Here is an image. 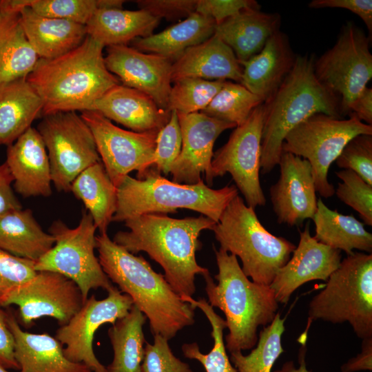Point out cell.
Returning <instances> with one entry per match:
<instances>
[{"instance_id": "cell-46", "label": "cell", "mask_w": 372, "mask_h": 372, "mask_svg": "<svg viewBox=\"0 0 372 372\" xmlns=\"http://www.w3.org/2000/svg\"><path fill=\"white\" fill-rule=\"evenodd\" d=\"M260 10L254 0H197L196 12L213 19L216 25L245 10Z\"/></svg>"}, {"instance_id": "cell-37", "label": "cell", "mask_w": 372, "mask_h": 372, "mask_svg": "<svg viewBox=\"0 0 372 372\" xmlns=\"http://www.w3.org/2000/svg\"><path fill=\"white\" fill-rule=\"evenodd\" d=\"M285 318L277 313L273 320L260 331L256 347L247 355L241 351L230 353V361L238 372H271L284 353L282 335L285 330Z\"/></svg>"}, {"instance_id": "cell-23", "label": "cell", "mask_w": 372, "mask_h": 372, "mask_svg": "<svg viewBox=\"0 0 372 372\" xmlns=\"http://www.w3.org/2000/svg\"><path fill=\"white\" fill-rule=\"evenodd\" d=\"M296 59L287 36L279 30L259 53L241 64L240 84L265 103L289 74Z\"/></svg>"}, {"instance_id": "cell-44", "label": "cell", "mask_w": 372, "mask_h": 372, "mask_svg": "<svg viewBox=\"0 0 372 372\" xmlns=\"http://www.w3.org/2000/svg\"><path fill=\"white\" fill-rule=\"evenodd\" d=\"M141 371L193 372L187 363L174 355L168 340L158 334L154 335V344L145 343Z\"/></svg>"}, {"instance_id": "cell-45", "label": "cell", "mask_w": 372, "mask_h": 372, "mask_svg": "<svg viewBox=\"0 0 372 372\" xmlns=\"http://www.w3.org/2000/svg\"><path fill=\"white\" fill-rule=\"evenodd\" d=\"M35 262L0 250V298L11 287L31 278Z\"/></svg>"}, {"instance_id": "cell-48", "label": "cell", "mask_w": 372, "mask_h": 372, "mask_svg": "<svg viewBox=\"0 0 372 372\" xmlns=\"http://www.w3.org/2000/svg\"><path fill=\"white\" fill-rule=\"evenodd\" d=\"M310 8H343L358 15L365 23L371 39L372 34L371 0H313L308 4Z\"/></svg>"}, {"instance_id": "cell-10", "label": "cell", "mask_w": 372, "mask_h": 372, "mask_svg": "<svg viewBox=\"0 0 372 372\" xmlns=\"http://www.w3.org/2000/svg\"><path fill=\"white\" fill-rule=\"evenodd\" d=\"M96 229L87 210L83 211L74 228L61 220L54 221L48 233L54 237V245L35 262L36 271H53L72 280L80 288L85 302L91 289L107 291L112 284L94 254Z\"/></svg>"}, {"instance_id": "cell-21", "label": "cell", "mask_w": 372, "mask_h": 372, "mask_svg": "<svg viewBox=\"0 0 372 372\" xmlns=\"http://www.w3.org/2000/svg\"><path fill=\"white\" fill-rule=\"evenodd\" d=\"M6 163L14 178V190L23 198L52 194L50 161L37 129L30 127L7 147Z\"/></svg>"}, {"instance_id": "cell-16", "label": "cell", "mask_w": 372, "mask_h": 372, "mask_svg": "<svg viewBox=\"0 0 372 372\" xmlns=\"http://www.w3.org/2000/svg\"><path fill=\"white\" fill-rule=\"evenodd\" d=\"M103 300L92 295L81 309L65 325L60 326L55 338L61 343L70 360L85 364L92 372H107L94 354V336L98 329L107 323L114 324L125 316L133 307L132 299L112 286Z\"/></svg>"}, {"instance_id": "cell-33", "label": "cell", "mask_w": 372, "mask_h": 372, "mask_svg": "<svg viewBox=\"0 0 372 372\" xmlns=\"http://www.w3.org/2000/svg\"><path fill=\"white\" fill-rule=\"evenodd\" d=\"M312 220L315 225L313 237L318 242L343 251L347 255L353 254L355 249L372 253V234L353 216L332 210L319 198Z\"/></svg>"}, {"instance_id": "cell-6", "label": "cell", "mask_w": 372, "mask_h": 372, "mask_svg": "<svg viewBox=\"0 0 372 372\" xmlns=\"http://www.w3.org/2000/svg\"><path fill=\"white\" fill-rule=\"evenodd\" d=\"M238 195L235 185L214 189L203 180L194 185L169 180L148 170L142 179L126 176L116 187V209L112 221L147 214L176 213L178 209L197 211L216 223L228 204Z\"/></svg>"}, {"instance_id": "cell-39", "label": "cell", "mask_w": 372, "mask_h": 372, "mask_svg": "<svg viewBox=\"0 0 372 372\" xmlns=\"http://www.w3.org/2000/svg\"><path fill=\"white\" fill-rule=\"evenodd\" d=\"M225 81L185 77L174 81L168 97L167 110L188 114L203 110Z\"/></svg>"}, {"instance_id": "cell-30", "label": "cell", "mask_w": 372, "mask_h": 372, "mask_svg": "<svg viewBox=\"0 0 372 372\" xmlns=\"http://www.w3.org/2000/svg\"><path fill=\"white\" fill-rule=\"evenodd\" d=\"M160 19L139 9L99 8L85 25L87 35L103 45H126L152 34Z\"/></svg>"}, {"instance_id": "cell-36", "label": "cell", "mask_w": 372, "mask_h": 372, "mask_svg": "<svg viewBox=\"0 0 372 372\" xmlns=\"http://www.w3.org/2000/svg\"><path fill=\"white\" fill-rule=\"evenodd\" d=\"M181 298L194 309L198 308L204 313L211 326V335L214 340L213 347L207 354L200 352L196 342L183 344L181 349L184 355L187 358L198 360L206 372H238L226 352L223 338V331L227 328L225 320L218 315L214 307L204 298L198 300L192 297Z\"/></svg>"}, {"instance_id": "cell-43", "label": "cell", "mask_w": 372, "mask_h": 372, "mask_svg": "<svg viewBox=\"0 0 372 372\" xmlns=\"http://www.w3.org/2000/svg\"><path fill=\"white\" fill-rule=\"evenodd\" d=\"M342 169H350L372 185V135L359 134L351 139L335 161Z\"/></svg>"}, {"instance_id": "cell-2", "label": "cell", "mask_w": 372, "mask_h": 372, "mask_svg": "<svg viewBox=\"0 0 372 372\" xmlns=\"http://www.w3.org/2000/svg\"><path fill=\"white\" fill-rule=\"evenodd\" d=\"M96 241L103 271L149 320L153 335H161L169 340L194 323V308L142 256L129 252L107 233L96 236Z\"/></svg>"}, {"instance_id": "cell-13", "label": "cell", "mask_w": 372, "mask_h": 372, "mask_svg": "<svg viewBox=\"0 0 372 372\" xmlns=\"http://www.w3.org/2000/svg\"><path fill=\"white\" fill-rule=\"evenodd\" d=\"M265 114L263 103L243 124L236 127L227 142L214 153L206 178L208 185H211L214 178L229 173L245 203L254 209L264 206L267 201L259 176Z\"/></svg>"}, {"instance_id": "cell-27", "label": "cell", "mask_w": 372, "mask_h": 372, "mask_svg": "<svg viewBox=\"0 0 372 372\" xmlns=\"http://www.w3.org/2000/svg\"><path fill=\"white\" fill-rule=\"evenodd\" d=\"M281 17L260 10H245L216 25L214 34L234 52L242 64L259 53L280 30Z\"/></svg>"}, {"instance_id": "cell-8", "label": "cell", "mask_w": 372, "mask_h": 372, "mask_svg": "<svg viewBox=\"0 0 372 372\" xmlns=\"http://www.w3.org/2000/svg\"><path fill=\"white\" fill-rule=\"evenodd\" d=\"M309 304L306 333L312 322H348L356 335L372 337V254L353 252L343 258Z\"/></svg>"}, {"instance_id": "cell-51", "label": "cell", "mask_w": 372, "mask_h": 372, "mask_svg": "<svg viewBox=\"0 0 372 372\" xmlns=\"http://www.w3.org/2000/svg\"><path fill=\"white\" fill-rule=\"evenodd\" d=\"M340 370L341 372L372 370V337L362 339L361 352L343 364Z\"/></svg>"}, {"instance_id": "cell-22", "label": "cell", "mask_w": 372, "mask_h": 372, "mask_svg": "<svg viewBox=\"0 0 372 372\" xmlns=\"http://www.w3.org/2000/svg\"><path fill=\"white\" fill-rule=\"evenodd\" d=\"M92 110L136 132H159L171 113L145 93L120 83L100 98Z\"/></svg>"}, {"instance_id": "cell-17", "label": "cell", "mask_w": 372, "mask_h": 372, "mask_svg": "<svg viewBox=\"0 0 372 372\" xmlns=\"http://www.w3.org/2000/svg\"><path fill=\"white\" fill-rule=\"evenodd\" d=\"M280 176L269 189L273 210L279 224L300 226L312 219L317 209L316 189L309 161L282 152Z\"/></svg>"}, {"instance_id": "cell-3", "label": "cell", "mask_w": 372, "mask_h": 372, "mask_svg": "<svg viewBox=\"0 0 372 372\" xmlns=\"http://www.w3.org/2000/svg\"><path fill=\"white\" fill-rule=\"evenodd\" d=\"M103 48L87 36L65 54L38 60L27 80L42 100V116L92 110L100 98L119 84L105 65Z\"/></svg>"}, {"instance_id": "cell-1", "label": "cell", "mask_w": 372, "mask_h": 372, "mask_svg": "<svg viewBox=\"0 0 372 372\" xmlns=\"http://www.w3.org/2000/svg\"><path fill=\"white\" fill-rule=\"evenodd\" d=\"M125 222L128 231H118L113 241L129 252H146L165 271L164 277L181 298L196 291L195 277L209 273L197 263L196 253L202 244L203 230H212L216 222L200 215L174 218L165 214H143Z\"/></svg>"}, {"instance_id": "cell-24", "label": "cell", "mask_w": 372, "mask_h": 372, "mask_svg": "<svg viewBox=\"0 0 372 372\" xmlns=\"http://www.w3.org/2000/svg\"><path fill=\"white\" fill-rule=\"evenodd\" d=\"M8 327L14 336V355L20 372H92L84 364L68 359L63 346L47 333L23 331L12 311L7 310Z\"/></svg>"}, {"instance_id": "cell-26", "label": "cell", "mask_w": 372, "mask_h": 372, "mask_svg": "<svg viewBox=\"0 0 372 372\" xmlns=\"http://www.w3.org/2000/svg\"><path fill=\"white\" fill-rule=\"evenodd\" d=\"M21 23L32 48L39 59H53L79 46L86 38L85 25L43 16L20 0Z\"/></svg>"}, {"instance_id": "cell-42", "label": "cell", "mask_w": 372, "mask_h": 372, "mask_svg": "<svg viewBox=\"0 0 372 372\" xmlns=\"http://www.w3.org/2000/svg\"><path fill=\"white\" fill-rule=\"evenodd\" d=\"M181 146L182 136L178 114L176 111H172L169 121L158 132L154 162L149 170L159 174H170L172 165L180 152Z\"/></svg>"}, {"instance_id": "cell-49", "label": "cell", "mask_w": 372, "mask_h": 372, "mask_svg": "<svg viewBox=\"0 0 372 372\" xmlns=\"http://www.w3.org/2000/svg\"><path fill=\"white\" fill-rule=\"evenodd\" d=\"M14 345V338L8 324L7 311L0 307V364L8 370H19Z\"/></svg>"}, {"instance_id": "cell-55", "label": "cell", "mask_w": 372, "mask_h": 372, "mask_svg": "<svg viewBox=\"0 0 372 372\" xmlns=\"http://www.w3.org/2000/svg\"><path fill=\"white\" fill-rule=\"evenodd\" d=\"M0 10H1V0H0Z\"/></svg>"}, {"instance_id": "cell-29", "label": "cell", "mask_w": 372, "mask_h": 372, "mask_svg": "<svg viewBox=\"0 0 372 372\" xmlns=\"http://www.w3.org/2000/svg\"><path fill=\"white\" fill-rule=\"evenodd\" d=\"M42 112V100L27 77L0 85V145L15 142Z\"/></svg>"}, {"instance_id": "cell-41", "label": "cell", "mask_w": 372, "mask_h": 372, "mask_svg": "<svg viewBox=\"0 0 372 372\" xmlns=\"http://www.w3.org/2000/svg\"><path fill=\"white\" fill-rule=\"evenodd\" d=\"M335 174L341 182L338 183L334 194L360 214L364 224L371 226L372 185L350 169H341Z\"/></svg>"}, {"instance_id": "cell-52", "label": "cell", "mask_w": 372, "mask_h": 372, "mask_svg": "<svg viewBox=\"0 0 372 372\" xmlns=\"http://www.w3.org/2000/svg\"><path fill=\"white\" fill-rule=\"evenodd\" d=\"M353 114L360 121L372 125V89L366 87L351 103L349 113Z\"/></svg>"}, {"instance_id": "cell-38", "label": "cell", "mask_w": 372, "mask_h": 372, "mask_svg": "<svg viewBox=\"0 0 372 372\" xmlns=\"http://www.w3.org/2000/svg\"><path fill=\"white\" fill-rule=\"evenodd\" d=\"M263 102L242 85L225 81L209 105L200 112L235 125L243 124Z\"/></svg>"}, {"instance_id": "cell-9", "label": "cell", "mask_w": 372, "mask_h": 372, "mask_svg": "<svg viewBox=\"0 0 372 372\" xmlns=\"http://www.w3.org/2000/svg\"><path fill=\"white\" fill-rule=\"evenodd\" d=\"M362 134L372 135V125L362 122L353 114L343 119L318 113L287 134L282 151L309 161L316 192L328 198L335 192L333 185L328 180L331 165L351 139Z\"/></svg>"}, {"instance_id": "cell-19", "label": "cell", "mask_w": 372, "mask_h": 372, "mask_svg": "<svg viewBox=\"0 0 372 372\" xmlns=\"http://www.w3.org/2000/svg\"><path fill=\"white\" fill-rule=\"evenodd\" d=\"M177 114L182 146L171 169L172 181L180 184H196L202 180V173L205 174V178L210 173L213 148L217 138L225 130L236 126L200 112Z\"/></svg>"}, {"instance_id": "cell-7", "label": "cell", "mask_w": 372, "mask_h": 372, "mask_svg": "<svg viewBox=\"0 0 372 372\" xmlns=\"http://www.w3.org/2000/svg\"><path fill=\"white\" fill-rule=\"evenodd\" d=\"M212 231L220 248L240 259L245 276L267 286L296 247L289 240L270 233L254 209L239 195L228 204Z\"/></svg>"}, {"instance_id": "cell-53", "label": "cell", "mask_w": 372, "mask_h": 372, "mask_svg": "<svg viewBox=\"0 0 372 372\" xmlns=\"http://www.w3.org/2000/svg\"><path fill=\"white\" fill-rule=\"evenodd\" d=\"M305 353L306 348L305 346L303 345L299 351L298 358L300 366L298 368L295 366L292 361H289L285 362L280 369L274 372H311L310 371H308L306 367Z\"/></svg>"}, {"instance_id": "cell-28", "label": "cell", "mask_w": 372, "mask_h": 372, "mask_svg": "<svg viewBox=\"0 0 372 372\" xmlns=\"http://www.w3.org/2000/svg\"><path fill=\"white\" fill-rule=\"evenodd\" d=\"M20 7L18 0H1L0 85L27 77L39 59L23 30Z\"/></svg>"}, {"instance_id": "cell-31", "label": "cell", "mask_w": 372, "mask_h": 372, "mask_svg": "<svg viewBox=\"0 0 372 372\" xmlns=\"http://www.w3.org/2000/svg\"><path fill=\"white\" fill-rule=\"evenodd\" d=\"M216 25L211 17L194 12L159 33L135 39L133 48L160 55L174 63L187 49L212 37Z\"/></svg>"}, {"instance_id": "cell-47", "label": "cell", "mask_w": 372, "mask_h": 372, "mask_svg": "<svg viewBox=\"0 0 372 372\" xmlns=\"http://www.w3.org/2000/svg\"><path fill=\"white\" fill-rule=\"evenodd\" d=\"M136 3L140 9L160 19L176 20L196 12L197 0H138Z\"/></svg>"}, {"instance_id": "cell-40", "label": "cell", "mask_w": 372, "mask_h": 372, "mask_svg": "<svg viewBox=\"0 0 372 372\" xmlns=\"http://www.w3.org/2000/svg\"><path fill=\"white\" fill-rule=\"evenodd\" d=\"M39 14L85 25L99 8H108L110 0H24Z\"/></svg>"}, {"instance_id": "cell-20", "label": "cell", "mask_w": 372, "mask_h": 372, "mask_svg": "<svg viewBox=\"0 0 372 372\" xmlns=\"http://www.w3.org/2000/svg\"><path fill=\"white\" fill-rule=\"evenodd\" d=\"M342 260L341 251L325 245L311 235L309 224L300 231L299 243L292 256L269 285L278 302L286 304L292 293L312 280L327 281Z\"/></svg>"}, {"instance_id": "cell-18", "label": "cell", "mask_w": 372, "mask_h": 372, "mask_svg": "<svg viewBox=\"0 0 372 372\" xmlns=\"http://www.w3.org/2000/svg\"><path fill=\"white\" fill-rule=\"evenodd\" d=\"M104 60L122 85L145 93L161 108L167 110L173 62L126 45L108 46Z\"/></svg>"}, {"instance_id": "cell-5", "label": "cell", "mask_w": 372, "mask_h": 372, "mask_svg": "<svg viewBox=\"0 0 372 372\" xmlns=\"http://www.w3.org/2000/svg\"><path fill=\"white\" fill-rule=\"evenodd\" d=\"M218 272L203 276L209 304L225 316L229 333L225 347L229 353L254 348L258 342L257 331L274 319L278 309L270 286L251 281L243 273L237 257L214 247Z\"/></svg>"}, {"instance_id": "cell-12", "label": "cell", "mask_w": 372, "mask_h": 372, "mask_svg": "<svg viewBox=\"0 0 372 372\" xmlns=\"http://www.w3.org/2000/svg\"><path fill=\"white\" fill-rule=\"evenodd\" d=\"M370 42L361 28L347 21L334 45L314 61L318 81L340 99L342 116L372 78Z\"/></svg>"}, {"instance_id": "cell-54", "label": "cell", "mask_w": 372, "mask_h": 372, "mask_svg": "<svg viewBox=\"0 0 372 372\" xmlns=\"http://www.w3.org/2000/svg\"><path fill=\"white\" fill-rule=\"evenodd\" d=\"M0 372H10L7 369L0 364Z\"/></svg>"}, {"instance_id": "cell-32", "label": "cell", "mask_w": 372, "mask_h": 372, "mask_svg": "<svg viewBox=\"0 0 372 372\" xmlns=\"http://www.w3.org/2000/svg\"><path fill=\"white\" fill-rule=\"evenodd\" d=\"M54 245L29 209H17L0 217V250L34 262Z\"/></svg>"}, {"instance_id": "cell-35", "label": "cell", "mask_w": 372, "mask_h": 372, "mask_svg": "<svg viewBox=\"0 0 372 372\" xmlns=\"http://www.w3.org/2000/svg\"><path fill=\"white\" fill-rule=\"evenodd\" d=\"M146 319L144 313L133 305L125 316L117 320L108 329L114 356L106 366L107 372H142L146 342L143 327Z\"/></svg>"}, {"instance_id": "cell-34", "label": "cell", "mask_w": 372, "mask_h": 372, "mask_svg": "<svg viewBox=\"0 0 372 372\" xmlns=\"http://www.w3.org/2000/svg\"><path fill=\"white\" fill-rule=\"evenodd\" d=\"M70 192L84 204L100 234L107 233L116 209V187L101 161L80 173Z\"/></svg>"}, {"instance_id": "cell-50", "label": "cell", "mask_w": 372, "mask_h": 372, "mask_svg": "<svg viewBox=\"0 0 372 372\" xmlns=\"http://www.w3.org/2000/svg\"><path fill=\"white\" fill-rule=\"evenodd\" d=\"M14 178L6 163L0 165V217L12 211L22 209L12 188Z\"/></svg>"}, {"instance_id": "cell-4", "label": "cell", "mask_w": 372, "mask_h": 372, "mask_svg": "<svg viewBox=\"0 0 372 372\" xmlns=\"http://www.w3.org/2000/svg\"><path fill=\"white\" fill-rule=\"evenodd\" d=\"M312 56H296L294 65L276 93L264 103L260 169L271 172L282 153L287 134L311 116L322 113L342 118L340 99L322 85L313 69Z\"/></svg>"}, {"instance_id": "cell-11", "label": "cell", "mask_w": 372, "mask_h": 372, "mask_svg": "<svg viewBox=\"0 0 372 372\" xmlns=\"http://www.w3.org/2000/svg\"><path fill=\"white\" fill-rule=\"evenodd\" d=\"M43 116L37 130L48 152L52 183L59 192H70L77 176L101 161L93 134L76 112Z\"/></svg>"}, {"instance_id": "cell-25", "label": "cell", "mask_w": 372, "mask_h": 372, "mask_svg": "<svg viewBox=\"0 0 372 372\" xmlns=\"http://www.w3.org/2000/svg\"><path fill=\"white\" fill-rule=\"evenodd\" d=\"M242 67L233 50L218 37L187 49L172 63V81L194 77L206 80H232L240 83Z\"/></svg>"}, {"instance_id": "cell-15", "label": "cell", "mask_w": 372, "mask_h": 372, "mask_svg": "<svg viewBox=\"0 0 372 372\" xmlns=\"http://www.w3.org/2000/svg\"><path fill=\"white\" fill-rule=\"evenodd\" d=\"M81 116L92 131L101 162L114 186L134 170L137 178L142 179L152 166L158 132L125 130L93 110L81 112Z\"/></svg>"}, {"instance_id": "cell-14", "label": "cell", "mask_w": 372, "mask_h": 372, "mask_svg": "<svg viewBox=\"0 0 372 372\" xmlns=\"http://www.w3.org/2000/svg\"><path fill=\"white\" fill-rule=\"evenodd\" d=\"M84 302L80 288L72 280L59 273L41 271L8 290L0 298V307L17 305L20 321L27 327L45 316L63 326Z\"/></svg>"}]
</instances>
